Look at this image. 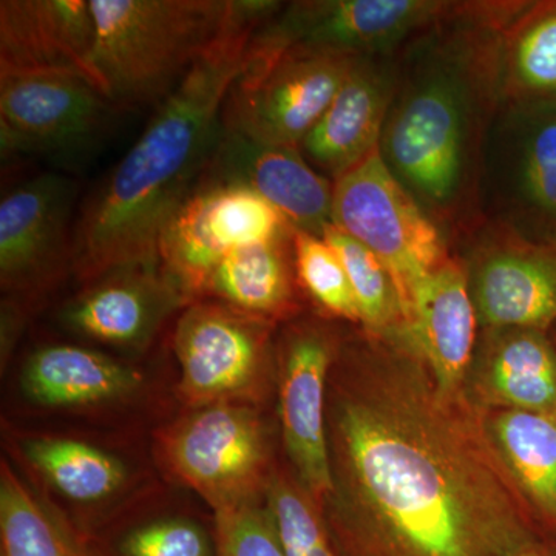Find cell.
<instances>
[{"label":"cell","instance_id":"21","mask_svg":"<svg viewBox=\"0 0 556 556\" xmlns=\"http://www.w3.org/2000/svg\"><path fill=\"white\" fill-rule=\"evenodd\" d=\"M466 393L484 412L556 413V346L548 331L484 328Z\"/></svg>","mask_w":556,"mask_h":556},{"label":"cell","instance_id":"20","mask_svg":"<svg viewBox=\"0 0 556 556\" xmlns=\"http://www.w3.org/2000/svg\"><path fill=\"white\" fill-rule=\"evenodd\" d=\"M181 289L160 263L130 265L93 278L62 311V321L84 338L115 346L148 342L161 321L181 303Z\"/></svg>","mask_w":556,"mask_h":556},{"label":"cell","instance_id":"22","mask_svg":"<svg viewBox=\"0 0 556 556\" xmlns=\"http://www.w3.org/2000/svg\"><path fill=\"white\" fill-rule=\"evenodd\" d=\"M298 287L292 230L276 240L237 249L223 258L199 300H215L249 316L276 321L299 309Z\"/></svg>","mask_w":556,"mask_h":556},{"label":"cell","instance_id":"14","mask_svg":"<svg viewBox=\"0 0 556 556\" xmlns=\"http://www.w3.org/2000/svg\"><path fill=\"white\" fill-rule=\"evenodd\" d=\"M116 108L76 76L0 78L2 153L70 155L91 148Z\"/></svg>","mask_w":556,"mask_h":556},{"label":"cell","instance_id":"34","mask_svg":"<svg viewBox=\"0 0 556 556\" xmlns=\"http://www.w3.org/2000/svg\"><path fill=\"white\" fill-rule=\"evenodd\" d=\"M548 334H551L552 340H554L555 346H556V321L554 325H552V328L548 329Z\"/></svg>","mask_w":556,"mask_h":556},{"label":"cell","instance_id":"26","mask_svg":"<svg viewBox=\"0 0 556 556\" xmlns=\"http://www.w3.org/2000/svg\"><path fill=\"white\" fill-rule=\"evenodd\" d=\"M0 556H97L90 538L46 506L3 460Z\"/></svg>","mask_w":556,"mask_h":556},{"label":"cell","instance_id":"27","mask_svg":"<svg viewBox=\"0 0 556 556\" xmlns=\"http://www.w3.org/2000/svg\"><path fill=\"white\" fill-rule=\"evenodd\" d=\"M24 453L61 495L78 503L108 500L126 482L119 459L76 439H31L25 442Z\"/></svg>","mask_w":556,"mask_h":556},{"label":"cell","instance_id":"24","mask_svg":"<svg viewBox=\"0 0 556 556\" xmlns=\"http://www.w3.org/2000/svg\"><path fill=\"white\" fill-rule=\"evenodd\" d=\"M138 383L134 369L89 348H40L24 371L25 393L46 407L70 408L124 396Z\"/></svg>","mask_w":556,"mask_h":556},{"label":"cell","instance_id":"33","mask_svg":"<svg viewBox=\"0 0 556 556\" xmlns=\"http://www.w3.org/2000/svg\"><path fill=\"white\" fill-rule=\"evenodd\" d=\"M515 556H556V543L548 541L547 538H540L521 548Z\"/></svg>","mask_w":556,"mask_h":556},{"label":"cell","instance_id":"10","mask_svg":"<svg viewBox=\"0 0 556 556\" xmlns=\"http://www.w3.org/2000/svg\"><path fill=\"white\" fill-rule=\"evenodd\" d=\"M466 270L484 328H535L556 321V243L527 239L500 223L481 219L450 249Z\"/></svg>","mask_w":556,"mask_h":556},{"label":"cell","instance_id":"31","mask_svg":"<svg viewBox=\"0 0 556 556\" xmlns=\"http://www.w3.org/2000/svg\"><path fill=\"white\" fill-rule=\"evenodd\" d=\"M294 263L299 287L318 308L329 316L361 324L345 266L324 237L294 229Z\"/></svg>","mask_w":556,"mask_h":556},{"label":"cell","instance_id":"6","mask_svg":"<svg viewBox=\"0 0 556 556\" xmlns=\"http://www.w3.org/2000/svg\"><path fill=\"white\" fill-rule=\"evenodd\" d=\"M481 215L556 243V104L501 102L485 142Z\"/></svg>","mask_w":556,"mask_h":556},{"label":"cell","instance_id":"28","mask_svg":"<svg viewBox=\"0 0 556 556\" xmlns=\"http://www.w3.org/2000/svg\"><path fill=\"white\" fill-rule=\"evenodd\" d=\"M324 239L345 266L364 331L383 336L404 327V306L396 281L378 255L334 225L328 226Z\"/></svg>","mask_w":556,"mask_h":556},{"label":"cell","instance_id":"5","mask_svg":"<svg viewBox=\"0 0 556 556\" xmlns=\"http://www.w3.org/2000/svg\"><path fill=\"white\" fill-rule=\"evenodd\" d=\"M357 58L303 46L269 49L252 38L247 67L226 97L223 130L262 144L299 148Z\"/></svg>","mask_w":556,"mask_h":556},{"label":"cell","instance_id":"18","mask_svg":"<svg viewBox=\"0 0 556 556\" xmlns=\"http://www.w3.org/2000/svg\"><path fill=\"white\" fill-rule=\"evenodd\" d=\"M204 174L255 190L292 229L324 237L332 225L334 182L318 174L299 148L262 144L223 130Z\"/></svg>","mask_w":556,"mask_h":556},{"label":"cell","instance_id":"2","mask_svg":"<svg viewBox=\"0 0 556 556\" xmlns=\"http://www.w3.org/2000/svg\"><path fill=\"white\" fill-rule=\"evenodd\" d=\"M522 2H455L396 54L379 152L450 244L477 226L501 98V35Z\"/></svg>","mask_w":556,"mask_h":556},{"label":"cell","instance_id":"19","mask_svg":"<svg viewBox=\"0 0 556 556\" xmlns=\"http://www.w3.org/2000/svg\"><path fill=\"white\" fill-rule=\"evenodd\" d=\"M405 324L445 396L466 393L478 346V314L464 266L452 257L409 292Z\"/></svg>","mask_w":556,"mask_h":556},{"label":"cell","instance_id":"29","mask_svg":"<svg viewBox=\"0 0 556 556\" xmlns=\"http://www.w3.org/2000/svg\"><path fill=\"white\" fill-rule=\"evenodd\" d=\"M266 496L285 556H339L324 508L298 481L270 478Z\"/></svg>","mask_w":556,"mask_h":556},{"label":"cell","instance_id":"7","mask_svg":"<svg viewBox=\"0 0 556 556\" xmlns=\"http://www.w3.org/2000/svg\"><path fill=\"white\" fill-rule=\"evenodd\" d=\"M332 225L387 266L404 316L412 289L452 257L442 230L391 174L379 150L334 182Z\"/></svg>","mask_w":556,"mask_h":556},{"label":"cell","instance_id":"15","mask_svg":"<svg viewBox=\"0 0 556 556\" xmlns=\"http://www.w3.org/2000/svg\"><path fill=\"white\" fill-rule=\"evenodd\" d=\"M76 185L60 174L22 182L0 201V277L3 288L36 292L73 268L70 226Z\"/></svg>","mask_w":556,"mask_h":556},{"label":"cell","instance_id":"25","mask_svg":"<svg viewBox=\"0 0 556 556\" xmlns=\"http://www.w3.org/2000/svg\"><path fill=\"white\" fill-rule=\"evenodd\" d=\"M501 98L556 104V0L522 2L504 27Z\"/></svg>","mask_w":556,"mask_h":556},{"label":"cell","instance_id":"23","mask_svg":"<svg viewBox=\"0 0 556 556\" xmlns=\"http://www.w3.org/2000/svg\"><path fill=\"white\" fill-rule=\"evenodd\" d=\"M485 426L538 526L556 538V413L493 409Z\"/></svg>","mask_w":556,"mask_h":556},{"label":"cell","instance_id":"30","mask_svg":"<svg viewBox=\"0 0 556 556\" xmlns=\"http://www.w3.org/2000/svg\"><path fill=\"white\" fill-rule=\"evenodd\" d=\"M90 543L97 556H217L215 529L185 517L150 519Z\"/></svg>","mask_w":556,"mask_h":556},{"label":"cell","instance_id":"32","mask_svg":"<svg viewBox=\"0 0 556 556\" xmlns=\"http://www.w3.org/2000/svg\"><path fill=\"white\" fill-rule=\"evenodd\" d=\"M217 556H285L268 508L257 504L215 511Z\"/></svg>","mask_w":556,"mask_h":556},{"label":"cell","instance_id":"3","mask_svg":"<svg viewBox=\"0 0 556 556\" xmlns=\"http://www.w3.org/2000/svg\"><path fill=\"white\" fill-rule=\"evenodd\" d=\"M281 7L270 0H236L225 30L84 203L73 236V269L80 278L160 263L167 223L214 159L226 97L247 67L251 40Z\"/></svg>","mask_w":556,"mask_h":556},{"label":"cell","instance_id":"17","mask_svg":"<svg viewBox=\"0 0 556 556\" xmlns=\"http://www.w3.org/2000/svg\"><path fill=\"white\" fill-rule=\"evenodd\" d=\"M396 54L358 56L327 112L300 142L303 159L332 182L378 152L393 98Z\"/></svg>","mask_w":556,"mask_h":556},{"label":"cell","instance_id":"8","mask_svg":"<svg viewBox=\"0 0 556 556\" xmlns=\"http://www.w3.org/2000/svg\"><path fill=\"white\" fill-rule=\"evenodd\" d=\"M292 230L255 190L204 174L161 236L160 266L190 303L223 258Z\"/></svg>","mask_w":556,"mask_h":556},{"label":"cell","instance_id":"12","mask_svg":"<svg viewBox=\"0 0 556 556\" xmlns=\"http://www.w3.org/2000/svg\"><path fill=\"white\" fill-rule=\"evenodd\" d=\"M453 5L444 0H302L285 3L255 39L269 49L303 46L350 56H387Z\"/></svg>","mask_w":556,"mask_h":556},{"label":"cell","instance_id":"4","mask_svg":"<svg viewBox=\"0 0 556 556\" xmlns=\"http://www.w3.org/2000/svg\"><path fill=\"white\" fill-rule=\"evenodd\" d=\"M236 0H90L94 68L115 108L163 102L222 35Z\"/></svg>","mask_w":556,"mask_h":556},{"label":"cell","instance_id":"9","mask_svg":"<svg viewBox=\"0 0 556 556\" xmlns=\"http://www.w3.org/2000/svg\"><path fill=\"white\" fill-rule=\"evenodd\" d=\"M167 468L214 511L254 504L268 489V445L258 416L228 402L195 409L160 437Z\"/></svg>","mask_w":556,"mask_h":556},{"label":"cell","instance_id":"13","mask_svg":"<svg viewBox=\"0 0 556 556\" xmlns=\"http://www.w3.org/2000/svg\"><path fill=\"white\" fill-rule=\"evenodd\" d=\"M339 342L313 321L291 327L281 345L280 417L285 447L302 489L324 508L331 496L327 388Z\"/></svg>","mask_w":556,"mask_h":556},{"label":"cell","instance_id":"1","mask_svg":"<svg viewBox=\"0 0 556 556\" xmlns=\"http://www.w3.org/2000/svg\"><path fill=\"white\" fill-rule=\"evenodd\" d=\"M336 362L324 514L339 556H515L546 538L484 409L439 391L407 325L364 331Z\"/></svg>","mask_w":556,"mask_h":556},{"label":"cell","instance_id":"11","mask_svg":"<svg viewBox=\"0 0 556 556\" xmlns=\"http://www.w3.org/2000/svg\"><path fill=\"white\" fill-rule=\"evenodd\" d=\"M273 327L215 300L190 302L174 339L186 405L199 409L249 396L265 371Z\"/></svg>","mask_w":556,"mask_h":556},{"label":"cell","instance_id":"16","mask_svg":"<svg viewBox=\"0 0 556 556\" xmlns=\"http://www.w3.org/2000/svg\"><path fill=\"white\" fill-rule=\"evenodd\" d=\"M94 39L90 0H2L0 78L76 76L104 93Z\"/></svg>","mask_w":556,"mask_h":556}]
</instances>
